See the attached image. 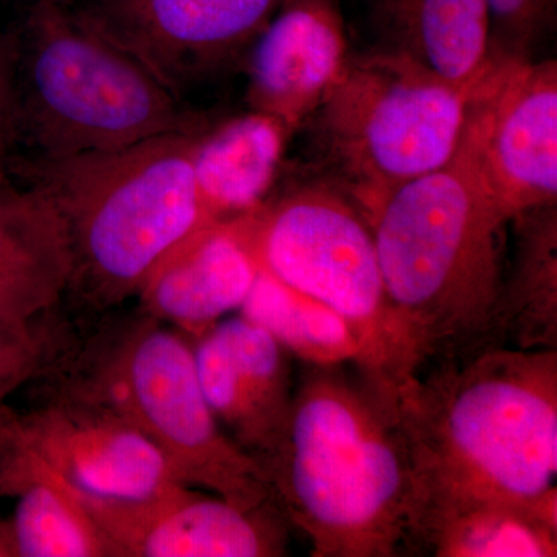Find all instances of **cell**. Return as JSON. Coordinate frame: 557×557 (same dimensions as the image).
<instances>
[{
	"label": "cell",
	"instance_id": "6da1fadb",
	"mask_svg": "<svg viewBox=\"0 0 557 557\" xmlns=\"http://www.w3.org/2000/svg\"><path fill=\"white\" fill-rule=\"evenodd\" d=\"M426 520L478 505L557 519V350L485 346L395 391Z\"/></svg>",
	"mask_w": 557,
	"mask_h": 557
},
{
	"label": "cell",
	"instance_id": "7a4b0ae2",
	"mask_svg": "<svg viewBox=\"0 0 557 557\" xmlns=\"http://www.w3.org/2000/svg\"><path fill=\"white\" fill-rule=\"evenodd\" d=\"M259 461L311 556L416 552L418 487L395 395L354 362L307 368L281 437Z\"/></svg>",
	"mask_w": 557,
	"mask_h": 557
},
{
	"label": "cell",
	"instance_id": "3957f363",
	"mask_svg": "<svg viewBox=\"0 0 557 557\" xmlns=\"http://www.w3.org/2000/svg\"><path fill=\"white\" fill-rule=\"evenodd\" d=\"M358 208L375 242L406 380L438 359L494 346L509 220L467 153L458 149L440 170Z\"/></svg>",
	"mask_w": 557,
	"mask_h": 557
},
{
	"label": "cell",
	"instance_id": "277c9868",
	"mask_svg": "<svg viewBox=\"0 0 557 557\" xmlns=\"http://www.w3.org/2000/svg\"><path fill=\"white\" fill-rule=\"evenodd\" d=\"M203 126L108 152L22 161V180L49 197L72 255L69 295L97 313L137 296L150 270L194 231L215 222L194 157Z\"/></svg>",
	"mask_w": 557,
	"mask_h": 557
},
{
	"label": "cell",
	"instance_id": "5b68a950",
	"mask_svg": "<svg viewBox=\"0 0 557 557\" xmlns=\"http://www.w3.org/2000/svg\"><path fill=\"white\" fill-rule=\"evenodd\" d=\"M2 53L10 153L22 161L108 152L203 126L159 78L67 3L44 2Z\"/></svg>",
	"mask_w": 557,
	"mask_h": 557
},
{
	"label": "cell",
	"instance_id": "8992f818",
	"mask_svg": "<svg viewBox=\"0 0 557 557\" xmlns=\"http://www.w3.org/2000/svg\"><path fill=\"white\" fill-rule=\"evenodd\" d=\"M126 420L160 450L183 485L245 508L273 504L258 458L220 426L201 391L193 341L145 311L109 313L75 330L46 379Z\"/></svg>",
	"mask_w": 557,
	"mask_h": 557
},
{
	"label": "cell",
	"instance_id": "52a82bcc",
	"mask_svg": "<svg viewBox=\"0 0 557 557\" xmlns=\"http://www.w3.org/2000/svg\"><path fill=\"white\" fill-rule=\"evenodd\" d=\"M469 95L388 49L348 57L313 119L357 207L448 164L460 149Z\"/></svg>",
	"mask_w": 557,
	"mask_h": 557
},
{
	"label": "cell",
	"instance_id": "ba28073f",
	"mask_svg": "<svg viewBox=\"0 0 557 557\" xmlns=\"http://www.w3.org/2000/svg\"><path fill=\"white\" fill-rule=\"evenodd\" d=\"M259 269L335 311L357 341V368L395 394L406 380L368 220L338 190L306 186L239 215Z\"/></svg>",
	"mask_w": 557,
	"mask_h": 557
},
{
	"label": "cell",
	"instance_id": "9c48e42d",
	"mask_svg": "<svg viewBox=\"0 0 557 557\" xmlns=\"http://www.w3.org/2000/svg\"><path fill=\"white\" fill-rule=\"evenodd\" d=\"M460 149L508 220L556 205V61L497 58L469 98Z\"/></svg>",
	"mask_w": 557,
	"mask_h": 557
},
{
	"label": "cell",
	"instance_id": "30bf717a",
	"mask_svg": "<svg viewBox=\"0 0 557 557\" xmlns=\"http://www.w3.org/2000/svg\"><path fill=\"white\" fill-rule=\"evenodd\" d=\"M285 0H81L76 16L126 50L183 100L256 40Z\"/></svg>",
	"mask_w": 557,
	"mask_h": 557
},
{
	"label": "cell",
	"instance_id": "8fae6325",
	"mask_svg": "<svg viewBox=\"0 0 557 557\" xmlns=\"http://www.w3.org/2000/svg\"><path fill=\"white\" fill-rule=\"evenodd\" d=\"M76 491L116 557L288 555L289 523L276 504L245 508L180 482L129 500Z\"/></svg>",
	"mask_w": 557,
	"mask_h": 557
},
{
	"label": "cell",
	"instance_id": "7c38bea8",
	"mask_svg": "<svg viewBox=\"0 0 557 557\" xmlns=\"http://www.w3.org/2000/svg\"><path fill=\"white\" fill-rule=\"evenodd\" d=\"M47 391L27 412L7 405L0 424L81 493L129 500L178 482L160 450L126 420L79 395Z\"/></svg>",
	"mask_w": 557,
	"mask_h": 557
},
{
	"label": "cell",
	"instance_id": "4fadbf2b",
	"mask_svg": "<svg viewBox=\"0 0 557 557\" xmlns=\"http://www.w3.org/2000/svg\"><path fill=\"white\" fill-rule=\"evenodd\" d=\"M190 341L201 391L220 426L245 453L267 456L295 392L288 351L244 314L220 319Z\"/></svg>",
	"mask_w": 557,
	"mask_h": 557
},
{
	"label": "cell",
	"instance_id": "5bb4252c",
	"mask_svg": "<svg viewBox=\"0 0 557 557\" xmlns=\"http://www.w3.org/2000/svg\"><path fill=\"white\" fill-rule=\"evenodd\" d=\"M348 61L333 0H285L249 58V101L288 132L317 112Z\"/></svg>",
	"mask_w": 557,
	"mask_h": 557
},
{
	"label": "cell",
	"instance_id": "9a60e30c",
	"mask_svg": "<svg viewBox=\"0 0 557 557\" xmlns=\"http://www.w3.org/2000/svg\"><path fill=\"white\" fill-rule=\"evenodd\" d=\"M258 273L239 219L219 220L172 248L135 298L138 310L193 339L230 311L240 310Z\"/></svg>",
	"mask_w": 557,
	"mask_h": 557
},
{
	"label": "cell",
	"instance_id": "2e32d148",
	"mask_svg": "<svg viewBox=\"0 0 557 557\" xmlns=\"http://www.w3.org/2000/svg\"><path fill=\"white\" fill-rule=\"evenodd\" d=\"M67 233L49 197L0 170V327L54 313L69 295Z\"/></svg>",
	"mask_w": 557,
	"mask_h": 557
},
{
	"label": "cell",
	"instance_id": "e0dca14e",
	"mask_svg": "<svg viewBox=\"0 0 557 557\" xmlns=\"http://www.w3.org/2000/svg\"><path fill=\"white\" fill-rule=\"evenodd\" d=\"M0 496L16 498L5 522L11 557H116L76 487L20 445L2 424Z\"/></svg>",
	"mask_w": 557,
	"mask_h": 557
},
{
	"label": "cell",
	"instance_id": "ac0fdd59",
	"mask_svg": "<svg viewBox=\"0 0 557 557\" xmlns=\"http://www.w3.org/2000/svg\"><path fill=\"white\" fill-rule=\"evenodd\" d=\"M384 49L467 91L479 89L497 58L486 0H380Z\"/></svg>",
	"mask_w": 557,
	"mask_h": 557
},
{
	"label": "cell",
	"instance_id": "d6986e66",
	"mask_svg": "<svg viewBox=\"0 0 557 557\" xmlns=\"http://www.w3.org/2000/svg\"><path fill=\"white\" fill-rule=\"evenodd\" d=\"M515 223V256L505 263L494 346L557 350V209H530Z\"/></svg>",
	"mask_w": 557,
	"mask_h": 557
},
{
	"label": "cell",
	"instance_id": "ffe728a7",
	"mask_svg": "<svg viewBox=\"0 0 557 557\" xmlns=\"http://www.w3.org/2000/svg\"><path fill=\"white\" fill-rule=\"evenodd\" d=\"M287 134L276 119L256 110L200 132L194 168L212 220L236 219L263 203Z\"/></svg>",
	"mask_w": 557,
	"mask_h": 557
},
{
	"label": "cell",
	"instance_id": "44dd1931",
	"mask_svg": "<svg viewBox=\"0 0 557 557\" xmlns=\"http://www.w3.org/2000/svg\"><path fill=\"white\" fill-rule=\"evenodd\" d=\"M417 549L437 557H556L557 519L507 505L456 509L421 525Z\"/></svg>",
	"mask_w": 557,
	"mask_h": 557
},
{
	"label": "cell",
	"instance_id": "7402d4cb",
	"mask_svg": "<svg viewBox=\"0 0 557 557\" xmlns=\"http://www.w3.org/2000/svg\"><path fill=\"white\" fill-rule=\"evenodd\" d=\"M240 314L307 366L357 364L359 347L344 319L260 270Z\"/></svg>",
	"mask_w": 557,
	"mask_h": 557
},
{
	"label": "cell",
	"instance_id": "603a6c76",
	"mask_svg": "<svg viewBox=\"0 0 557 557\" xmlns=\"http://www.w3.org/2000/svg\"><path fill=\"white\" fill-rule=\"evenodd\" d=\"M73 332L58 311L22 327H0V409L25 384L49 375Z\"/></svg>",
	"mask_w": 557,
	"mask_h": 557
},
{
	"label": "cell",
	"instance_id": "cb8c5ba5",
	"mask_svg": "<svg viewBox=\"0 0 557 557\" xmlns=\"http://www.w3.org/2000/svg\"><path fill=\"white\" fill-rule=\"evenodd\" d=\"M557 0H486L498 58L528 60L527 51L552 27Z\"/></svg>",
	"mask_w": 557,
	"mask_h": 557
},
{
	"label": "cell",
	"instance_id": "d4e9b609",
	"mask_svg": "<svg viewBox=\"0 0 557 557\" xmlns=\"http://www.w3.org/2000/svg\"><path fill=\"white\" fill-rule=\"evenodd\" d=\"M10 159L9 120H7L5 79L0 53V170H7Z\"/></svg>",
	"mask_w": 557,
	"mask_h": 557
},
{
	"label": "cell",
	"instance_id": "484cf974",
	"mask_svg": "<svg viewBox=\"0 0 557 557\" xmlns=\"http://www.w3.org/2000/svg\"><path fill=\"white\" fill-rule=\"evenodd\" d=\"M0 557H11L9 541H7L5 522L0 519Z\"/></svg>",
	"mask_w": 557,
	"mask_h": 557
},
{
	"label": "cell",
	"instance_id": "4316f807",
	"mask_svg": "<svg viewBox=\"0 0 557 557\" xmlns=\"http://www.w3.org/2000/svg\"><path fill=\"white\" fill-rule=\"evenodd\" d=\"M20 2L27 3L28 7H32V5H38V3H44V2L65 3V2H70V0H20Z\"/></svg>",
	"mask_w": 557,
	"mask_h": 557
}]
</instances>
